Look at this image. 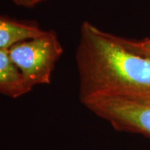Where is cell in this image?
<instances>
[{
    "label": "cell",
    "mask_w": 150,
    "mask_h": 150,
    "mask_svg": "<svg viewBox=\"0 0 150 150\" xmlns=\"http://www.w3.org/2000/svg\"><path fill=\"white\" fill-rule=\"evenodd\" d=\"M79 97L85 105L102 98L150 103V56L128 39L85 21L76 50Z\"/></svg>",
    "instance_id": "obj_1"
},
{
    "label": "cell",
    "mask_w": 150,
    "mask_h": 150,
    "mask_svg": "<svg viewBox=\"0 0 150 150\" xmlns=\"http://www.w3.org/2000/svg\"><path fill=\"white\" fill-rule=\"evenodd\" d=\"M8 51L13 63L33 88L50 83L64 48L57 33L54 30H48L39 37L14 44Z\"/></svg>",
    "instance_id": "obj_2"
},
{
    "label": "cell",
    "mask_w": 150,
    "mask_h": 150,
    "mask_svg": "<svg viewBox=\"0 0 150 150\" xmlns=\"http://www.w3.org/2000/svg\"><path fill=\"white\" fill-rule=\"evenodd\" d=\"M84 106L118 131L150 138V103L122 98H102Z\"/></svg>",
    "instance_id": "obj_3"
},
{
    "label": "cell",
    "mask_w": 150,
    "mask_h": 150,
    "mask_svg": "<svg viewBox=\"0 0 150 150\" xmlns=\"http://www.w3.org/2000/svg\"><path fill=\"white\" fill-rule=\"evenodd\" d=\"M46 31L36 22L0 15V49H8L16 43L39 37Z\"/></svg>",
    "instance_id": "obj_4"
},
{
    "label": "cell",
    "mask_w": 150,
    "mask_h": 150,
    "mask_svg": "<svg viewBox=\"0 0 150 150\" xmlns=\"http://www.w3.org/2000/svg\"><path fill=\"white\" fill-rule=\"evenodd\" d=\"M32 89L11 59L8 49H0V93L16 98Z\"/></svg>",
    "instance_id": "obj_5"
},
{
    "label": "cell",
    "mask_w": 150,
    "mask_h": 150,
    "mask_svg": "<svg viewBox=\"0 0 150 150\" xmlns=\"http://www.w3.org/2000/svg\"><path fill=\"white\" fill-rule=\"evenodd\" d=\"M133 43L134 46L138 49H139L141 52L150 56V38H145V39H142V40H134L133 39Z\"/></svg>",
    "instance_id": "obj_6"
},
{
    "label": "cell",
    "mask_w": 150,
    "mask_h": 150,
    "mask_svg": "<svg viewBox=\"0 0 150 150\" xmlns=\"http://www.w3.org/2000/svg\"><path fill=\"white\" fill-rule=\"evenodd\" d=\"M18 6L24 8H33L45 0H12Z\"/></svg>",
    "instance_id": "obj_7"
}]
</instances>
